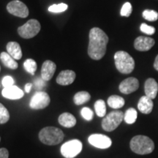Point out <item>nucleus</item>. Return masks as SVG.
<instances>
[{"instance_id": "1", "label": "nucleus", "mask_w": 158, "mask_h": 158, "mask_svg": "<svg viewBox=\"0 0 158 158\" xmlns=\"http://www.w3.org/2000/svg\"><path fill=\"white\" fill-rule=\"evenodd\" d=\"M89 37V56L94 60H100L106 54V46L109 40L108 37L101 29L94 27L91 29Z\"/></svg>"}, {"instance_id": "2", "label": "nucleus", "mask_w": 158, "mask_h": 158, "mask_svg": "<svg viewBox=\"0 0 158 158\" xmlns=\"http://www.w3.org/2000/svg\"><path fill=\"white\" fill-rule=\"evenodd\" d=\"M130 147L138 155H148L155 149V143L151 138L145 135H136L131 139Z\"/></svg>"}, {"instance_id": "3", "label": "nucleus", "mask_w": 158, "mask_h": 158, "mask_svg": "<svg viewBox=\"0 0 158 158\" xmlns=\"http://www.w3.org/2000/svg\"><path fill=\"white\" fill-rule=\"evenodd\" d=\"M39 138L40 141L45 145H57L62 141L64 138V133L59 128L46 127L40 130Z\"/></svg>"}, {"instance_id": "4", "label": "nucleus", "mask_w": 158, "mask_h": 158, "mask_svg": "<svg viewBox=\"0 0 158 158\" xmlns=\"http://www.w3.org/2000/svg\"><path fill=\"white\" fill-rule=\"evenodd\" d=\"M116 68L121 73L129 74L135 68V61L127 52L117 51L114 55Z\"/></svg>"}, {"instance_id": "5", "label": "nucleus", "mask_w": 158, "mask_h": 158, "mask_svg": "<svg viewBox=\"0 0 158 158\" xmlns=\"http://www.w3.org/2000/svg\"><path fill=\"white\" fill-rule=\"evenodd\" d=\"M124 114L121 110H114L108 114L102 121V127L105 131L111 132L122 123Z\"/></svg>"}, {"instance_id": "6", "label": "nucleus", "mask_w": 158, "mask_h": 158, "mask_svg": "<svg viewBox=\"0 0 158 158\" xmlns=\"http://www.w3.org/2000/svg\"><path fill=\"white\" fill-rule=\"evenodd\" d=\"M40 23L36 19H30L25 24L18 28V33L24 39H30L36 36L40 31Z\"/></svg>"}, {"instance_id": "7", "label": "nucleus", "mask_w": 158, "mask_h": 158, "mask_svg": "<svg viewBox=\"0 0 158 158\" xmlns=\"http://www.w3.org/2000/svg\"><path fill=\"white\" fill-rule=\"evenodd\" d=\"M82 150V143L78 139L69 141L61 147V153L65 158L76 157Z\"/></svg>"}, {"instance_id": "8", "label": "nucleus", "mask_w": 158, "mask_h": 158, "mask_svg": "<svg viewBox=\"0 0 158 158\" xmlns=\"http://www.w3.org/2000/svg\"><path fill=\"white\" fill-rule=\"evenodd\" d=\"M7 10L12 15L23 19L27 18L29 14L27 6L19 0H13L7 4Z\"/></svg>"}, {"instance_id": "9", "label": "nucleus", "mask_w": 158, "mask_h": 158, "mask_svg": "<svg viewBox=\"0 0 158 158\" xmlns=\"http://www.w3.org/2000/svg\"><path fill=\"white\" fill-rule=\"evenodd\" d=\"M51 102L50 97L45 92H37L31 98L29 106L35 110L43 109L48 106Z\"/></svg>"}, {"instance_id": "10", "label": "nucleus", "mask_w": 158, "mask_h": 158, "mask_svg": "<svg viewBox=\"0 0 158 158\" xmlns=\"http://www.w3.org/2000/svg\"><path fill=\"white\" fill-rule=\"evenodd\" d=\"M91 145L99 149H108L112 144L111 139L102 134H92L88 138Z\"/></svg>"}, {"instance_id": "11", "label": "nucleus", "mask_w": 158, "mask_h": 158, "mask_svg": "<svg viewBox=\"0 0 158 158\" xmlns=\"http://www.w3.org/2000/svg\"><path fill=\"white\" fill-rule=\"evenodd\" d=\"M139 87V82L137 78L130 77L122 81L119 84V91L124 94H129L135 92Z\"/></svg>"}, {"instance_id": "12", "label": "nucleus", "mask_w": 158, "mask_h": 158, "mask_svg": "<svg viewBox=\"0 0 158 158\" xmlns=\"http://www.w3.org/2000/svg\"><path fill=\"white\" fill-rule=\"evenodd\" d=\"M155 43V41L153 38L140 36L135 40L134 47L136 50L139 51H147L152 48Z\"/></svg>"}, {"instance_id": "13", "label": "nucleus", "mask_w": 158, "mask_h": 158, "mask_svg": "<svg viewBox=\"0 0 158 158\" xmlns=\"http://www.w3.org/2000/svg\"><path fill=\"white\" fill-rule=\"evenodd\" d=\"M56 70V65L51 60H46L43 62L41 68V78L45 81H48L53 78Z\"/></svg>"}, {"instance_id": "14", "label": "nucleus", "mask_w": 158, "mask_h": 158, "mask_svg": "<svg viewBox=\"0 0 158 158\" xmlns=\"http://www.w3.org/2000/svg\"><path fill=\"white\" fill-rule=\"evenodd\" d=\"M76 75L74 71L70 70H63L57 76L56 81L58 84L62 86L70 85L74 82Z\"/></svg>"}, {"instance_id": "15", "label": "nucleus", "mask_w": 158, "mask_h": 158, "mask_svg": "<svg viewBox=\"0 0 158 158\" xmlns=\"http://www.w3.org/2000/svg\"><path fill=\"white\" fill-rule=\"evenodd\" d=\"M2 94L4 98L9 99V100H19L23 98L24 93L21 89L16 86H11L9 87L4 88Z\"/></svg>"}, {"instance_id": "16", "label": "nucleus", "mask_w": 158, "mask_h": 158, "mask_svg": "<svg viewBox=\"0 0 158 158\" xmlns=\"http://www.w3.org/2000/svg\"><path fill=\"white\" fill-rule=\"evenodd\" d=\"M144 91L146 96L151 99H155L157 94L158 84L154 78H148L144 84Z\"/></svg>"}, {"instance_id": "17", "label": "nucleus", "mask_w": 158, "mask_h": 158, "mask_svg": "<svg viewBox=\"0 0 158 158\" xmlns=\"http://www.w3.org/2000/svg\"><path fill=\"white\" fill-rule=\"evenodd\" d=\"M154 103L152 99L147 96H143L140 98L138 103V108L142 114H149L153 109Z\"/></svg>"}, {"instance_id": "18", "label": "nucleus", "mask_w": 158, "mask_h": 158, "mask_svg": "<svg viewBox=\"0 0 158 158\" xmlns=\"http://www.w3.org/2000/svg\"><path fill=\"white\" fill-rule=\"evenodd\" d=\"M59 123L63 127L67 128L73 127L76 124V118L73 114L70 113H63L59 116Z\"/></svg>"}, {"instance_id": "19", "label": "nucleus", "mask_w": 158, "mask_h": 158, "mask_svg": "<svg viewBox=\"0 0 158 158\" xmlns=\"http://www.w3.org/2000/svg\"><path fill=\"white\" fill-rule=\"evenodd\" d=\"M7 51L15 60H19L22 57V51L17 42H9L7 43Z\"/></svg>"}, {"instance_id": "20", "label": "nucleus", "mask_w": 158, "mask_h": 158, "mask_svg": "<svg viewBox=\"0 0 158 158\" xmlns=\"http://www.w3.org/2000/svg\"><path fill=\"white\" fill-rule=\"evenodd\" d=\"M0 59L5 67L11 69V70H15L19 67V64L15 59H13L8 53L2 52L0 54Z\"/></svg>"}, {"instance_id": "21", "label": "nucleus", "mask_w": 158, "mask_h": 158, "mask_svg": "<svg viewBox=\"0 0 158 158\" xmlns=\"http://www.w3.org/2000/svg\"><path fill=\"white\" fill-rule=\"evenodd\" d=\"M124 100L118 95H111L108 99V105L114 109H118L124 106Z\"/></svg>"}, {"instance_id": "22", "label": "nucleus", "mask_w": 158, "mask_h": 158, "mask_svg": "<svg viewBox=\"0 0 158 158\" xmlns=\"http://www.w3.org/2000/svg\"><path fill=\"white\" fill-rule=\"evenodd\" d=\"M91 99L90 94L87 92L85 91H81V92H78L75 94L73 100L74 103L77 105V106H81L86 102H87L89 100Z\"/></svg>"}, {"instance_id": "23", "label": "nucleus", "mask_w": 158, "mask_h": 158, "mask_svg": "<svg viewBox=\"0 0 158 158\" xmlns=\"http://www.w3.org/2000/svg\"><path fill=\"white\" fill-rule=\"evenodd\" d=\"M137 116L138 114L136 110L133 108H130L126 110L125 114H124V120L127 124H131L136 121Z\"/></svg>"}, {"instance_id": "24", "label": "nucleus", "mask_w": 158, "mask_h": 158, "mask_svg": "<svg viewBox=\"0 0 158 158\" xmlns=\"http://www.w3.org/2000/svg\"><path fill=\"white\" fill-rule=\"evenodd\" d=\"M94 110L99 117H103L106 114V102L102 100H97L94 103Z\"/></svg>"}, {"instance_id": "25", "label": "nucleus", "mask_w": 158, "mask_h": 158, "mask_svg": "<svg viewBox=\"0 0 158 158\" xmlns=\"http://www.w3.org/2000/svg\"><path fill=\"white\" fill-rule=\"evenodd\" d=\"M37 63L34 59H28L25 61L23 63V68H24L25 70L31 76H34L35 72L37 70Z\"/></svg>"}, {"instance_id": "26", "label": "nucleus", "mask_w": 158, "mask_h": 158, "mask_svg": "<svg viewBox=\"0 0 158 158\" xmlns=\"http://www.w3.org/2000/svg\"><path fill=\"white\" fill-rule=\"evenodd\" d=\"M143 19L149 21H156L158 19V13L152 10H145L142 13Z\"/></svg>"}, {"instance_id": "27", "label": "nucleus", "mask_w": 158, "mask_h": 158, "mask_svg": "<svg viewBox=\"0 0 158 158\" xmlns=\"http://www.w3.org/2000/svg\"><path fill=\"white\" fill-rule=\"evenodd\" d=\"M10 119V114L5 106L0 103V124H5Z\"/></svg>"}, {"instance_id": "28", "label": "nucleus", "mask_w": 158, "mask_h": 158, "mask_svg": "<svg viewBox=\"0 0 158 158\" xmlns=\"http://www.w3.org/2000/svg\"><path fill=\"white\" fill-rule=\"evenodd\" d=\"M68 8V5L64 3H60L58 5H51V7H48V11L51 12V13H62L64 12Z\"/></svg>"}, {"instance_id": "29", "label": "nucleus", "mask_w": 158, "mask_h": 158, "mask_svg": "<svg viewBox=\"0 0 158 158\" xmlns=\"http://www.w3.org/2000/svg\"><path fill=\"white\" fill-rule=\"evenodd\" d=\"M132 11H133V7H132L131 4L130 2H126L122 6L120 14H121L122 16L129 17L131 15Z\"/></svg>"}, {"instance_id": "30", "label": "nucleus", "mask_w": 158, "mask_h": 158, "mask_svg": "<svg viewBox=\"0 0 158 158\" xmlns=\"http://www.w3.org/2000/svg\"><path fill=\"white\" fill-rule=\"evenodd\" d=\"M81 114L82 117L84 119H86V121H91V120H92L94 116L93 111L89 108L87 107H84L82 108L81 110Z\"/></svg>"}, {"instance_id": "31", "label": "nucleus", "mask_w": 158, "mask_h": 158, "mask_svg": "<svg viewBox=\"0 0 158 158\" xmlns=\"http://www.w3.org/2000/svg\"><path fill=\"white\" fill-rule=\"evenodd\" d=\"M140 29L142 32L145 33V34L152 35H154L155 33V28L151 26H149L146 23H141V27H140Z\"/></svg>"}, {"instance_id": "32", "label": "nucleus", "mask_w": 158, "mask_h": 158, "mask_svg": "<svg viewBox=\"0 0 158 158\" xmlns=\"http://www.w3.org/2000/svg\"><path fill=\"white\" fill-rule=\"evenodd\" d=\"M2 86L5 88L13 86V85H14V79L12 78L11 76H7L4 77L2 78Z\"/></svg>"}, {"instance_id": "33", "label": "nucleus", "mask_w": 158, "mask_h": 158, "mask_svg": "<svg viewBox=\"0 0 158 158\" xmlns=\"http://www.w3.org/2000/svg\"><path fill=\"white\" fill-rule=\"evenodd\" d=\"M45 81L43 80L42 78L35 79V83H34L35 88L38 89H40V90L42 89L45 86Z\"/></svg>"}, {"instance_id": "34", "label": "nucleus", "mask_w": 158, "mask_h": 158, "mask_svg": "<svg viewBox=\"0 0 158 158\" xmlns=\"http://www.w3.org/2000/svg\"><path fill=\"white\" fill-rule=\"evenodd\" d=\"M8 150L5 149V148H1L0 149V158H8Z\"/></svg>"}, {"instance_id": "35", "label": "nucleus", "mask_w": 158, "mask_h": 158, "mask_svg": "<svg viewBox=\"0 0 158 158\" xmlns=\"http://www.w3.org/2000/svg\"><path fill=\"white\" fill-rule=\"evenodd\" d=\"M31 87H32V84H31V83H27V84L25 85V92H27V93H29Z\"/></svg>"}, {"instance_id": "36", "label": "nucleus", "mask_w": 158, "mask_h": 158, "mask_svg": "<svg viewBox=\"0 0 158 158\" xmlns=\"http://www.w3.org/2000/svg\"><path fill=\"white\" fill-rule=\"evenodd\" d=\"M154 68L157 71H158V55L156 56L155 62H154Z\"/></svg>"}, {"instance_id": "37", "label": "nucleus", "mask_w": 158, "mask_h": 158, "mask_svg": "<svg viewBox=\"0 0 158 158\" xmlns=\"http://www.w3.org/2000/svg\"><path fill=\"white\" fill-rule=\"evenodd\" d=\"M0 70H1V67H0Z\"/></svg>"}, {"instance_id": "38", "label": "nucleus", "mask_w": 158, "mask_h": 158, "mask_svg": "<svg viewBox=\"0 0 158 158\" xmlns=\"http://www.w3.org/2000/svg\"><path fill=\"white\" fill-rule=\"evenodd\" d=\"M0 141H1V138H0Z\"/></svg>"}]
</instances>
